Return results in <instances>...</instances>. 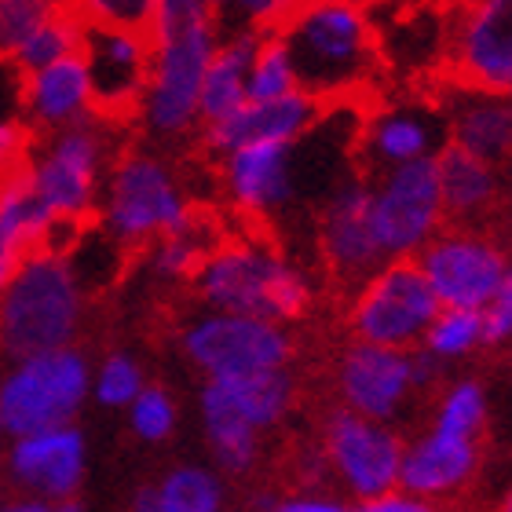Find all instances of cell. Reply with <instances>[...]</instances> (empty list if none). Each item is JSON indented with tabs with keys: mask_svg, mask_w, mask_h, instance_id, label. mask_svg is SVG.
I'll list each match as a JSON object with an SVG mask.
<instances>
[{
	"mask_svg": "<svg viewBox=\"0 0 512 512\" xmlns=\"http://www.w3.org/2000/svg\"><path fill=\"white\" fill-rule=\"evenodd\" d=\"M147 33L150 74L136 121L154 139H187L202 125V77L220 44L209 0H158Z\"/></svg>",
	"mask_w": 512,
	"mask_h": 512,
	"instance_id": "1",
	"label": "cell"
},
{
	"mask_svg": "<svg viewBox=\"0 0 512 512\" xmlns=\"http://www.w3.org/2000/svg\"><path fill=\"white\" fill-rule=\"evenodd\" d=\"M300 88L322 107L363 96L381 70L377 33L359 0H300L282 26Z\"/></svg>",
	"mask_w": 512,
	"mask_h": 512,
	"instance_id": "2",
	"label": "cell"
},
{
	"mask_svg": "<svg viewBox=\"0 0 512 512\" xmlns=\"http://www.w3.org/2000/svg\"><path fill=\"white\" fill-rule=\"evenodd\" d=\"M205 308L242 311L275 322L304 319L315 304L311 278L264 238H220L191 278Z\"/></svg>",
	"mask_w": 512,
	"mask_h": 512,
	"instance_id": "3",
	"label": "cell"
},
{
	"mask_svg": "<svg viewBox=\"0 0 512 512\" xmlns=\"http://www.w3.org/2000/svg\"><path fill=\"white\" fill-rule=\"evenodd\" d=\"M85 322V286L70 256L33 249L0 293V352L11 359L74 344Z\"/></svg>",
	"mask_w": 512,
	"mask_h": 512,
	"instance_id": "4",
	"label": "cell"
},
{
	"mask_svg": "<svg viewBox=\"0 0 512 512\" xmlns=\"http://www.w3.org/2000/svg\"><path fill=\"white\" fill-rule=\"evenodd\" d=\"M194 216L198 213L187 202L176 172L161 158L147 150H125L114 158L96 224H103L121 249H147L150 242L194 224Z\"/></svg>",
	"mask_w": 512,
	"mask_h": 512,
	"instance_id": "5",
	"label": "cell"
},
{
	"mask_svg": "<svg viewBox=\"0 0 512 512\" xmlns=\"http://www.w3.org/2000/svg\"><path fill=\"white\" fill-rule=\"evenodd\" d=\"M436 311L439 297L428 286L417 256H395L348 289L344 326L355 341L417 348Z\"/></svg>",
	"mask_w": 512,
	"mask_h": 512,
	"instance_id": "6",
	"label": "cell"
},
{
	"mask_svg": "<svg viewBox=\"0 0 512 512\" xmlns=\"http://www.w3.org/2000/svg\"><path fill=\"white\" fill-rule=\"evenodd\" d=\"M92 392V370L81 348L63 344L15 359V370L0 384V421L11 436L70 425Z\"/></svg>",
	"mask_w": 512,
	"mask_h": 512,
	"instance_id": "7",
	"label": "cell"
},
{
	"mask_svg": "<svg viewBox=\"0 0 512 512\" xmlns=\"http://www.w3.org/2000/svg\"><path fill=\"white\" fill-rule=\"evenodd\" d=\"M107 128L110 121L85 118L66 128L33 136L30 176L41 202L52 216L96 220L99 180L107 165Z\"/></svg>",
	"mask_w": 512,
	"mask_h": 512,
	"instance_id": "8",
	"label": "cell"
},
{
	"mask_svg": "<svg viewBox=\"0 0 512 512\" xmlns=\"http://www.w3.org/2000/svg\"><path fill=\"white\" fill-rule=\"evenodd\" d=\"M180 348L187 363L202 370L205 381L293 366L297 355V341L286 322L216 308H205L198 319L183 326Z\"/></svg>",
	"mask_w": 512,
	"mask_h": 512,
	"instance_id": "9",
	"label": "cell"
},
{
	"mask_svg": "<svg viewBox=\"0 0 512 512\" xmlns=\"http://www.w3.org/2000/svg\"><path fill=\"white\" fill-rule=\"evenodd\" d=\"M370 220L384 260L421 253L447 227L436 154L370 176Z\"/></svg>",
	"mask_w": 512,
	"mask_h": 512,
	"instance_id": "10",
	"label": "cell"
},
{
	"mask_svg": "<svg viewBox=\"0 0 512 512\" xmlns=\"http://www.w3.org/2000/svg\"><path fill=\"white\" fill-rule=\"evenodd\" d=\"M417 264L439 304L450 308L480 311L512 275V256L487 224H447L417 253Z\"/></svg>",
	"mask_w": 512,
	"mask_h": 512,
	"instance_id": "11",
	"label": "cell"
},
{
	"mask_svg": "<svg viewBox=\"0 0 512 512\" xmlns=\"http://www.w3.org/2000/svg\"><path fill=\"white\" fill-rule=\"evenodd\" d=\"M319 447L330 461L333 483L341 487L344 498L363 505L377 494L399 487L403 439L388 421L355 414L337 403L322 421Z\"/></svg>",
	"mask_w": 512,
	"mask_h": 512,
	"instance_id": "12",
	"label": "cell"
},
{
	"mask_svg": "<svg viewBox=\"0 0 512 512\" xmlns=\"http://www.w3.org/2000/svg\"><path fill=\"white\" fill-rule=\"evenodd\" d=\"M81 55L92 85V118L110 125L136 121L150 74V33L128 26H85Z\"/></svg>",
	"mask_w": 512,
	"mask_h": 512,
	"instance_id": "13",
	"label": "cell"
},
{
	"mask_svg": "<svg viewBox=\"0 0 512 512\" xmlns=\"http://www.w3.org/2000/svg\"><path fill=\"white\" fill-rule=\"evenodd\" d=\"M333 392L337 403L355 414L395 425L417 392L414 348H388L352 337L333 363Z\"/></svg>",
	"mask_w": 512,
	"mask_h": 512,
	"instance_id": "14",
	"label": "cell"
},
{
	"mask_svg": "<svg viewBox=\"0 0 512 512\" xmlns=\"http://www.w3.org/2000/svg\"><path fill=\"white\" fill-rule=\"evenodd\" d=\"M220 161V183L227 202L253 224L286 213L300 194V139L293 143H246L227 150Z\"/></svg>",
	"mask_w": 512,
	"mask_h": 512,
	"instance_id": "15",
	"label": "cell"
},
{
	"mask_svg": "<svg viewBox=\"0 0 512 512\" xmlns=\"http://www.w3.org/2000/svg\"><path fill=\"white\" fill-rule=\"evenodd\" d=\"M315 242H319L322 267L344 289H352L359 278L384 264L381 242L370 220V176L341 180L326 194L315 220Z\"/></svg>",
	"mask_w": 512,
	"mask_h": 512,
	"instance_id": "16",
	"label": "cell"
},
{
	"mask_svg": "<svg viewBox=\"0 0 512 512\" xmlns=\"http://www.w3.org/2000/svg\"><path fill=\"white\" fill-rule=\"evenodd\" d=\"M450 66L461 85L512 88V0H472L450 41Z\"/></svg>",
	"mask_w": 512,
	"mask_h": 512,
	"instance_id": "17",
	"label": "cell"
},
{
	"mask_svg": "<svg viewBox=\"0 0 512 512\" xmlns=\"http://www.w3.org/2000/svg\"><path fill=\"white\" fill-rule=\"evenodd\" d=\"M15 439L19 443L8 458L11 480L48 505H74L85 483V436L74 425H55Z\"/></svg>",
	"mask_w": 512,
	"mask_h": 512,
	"instance_id": "18",
	"label": "cell"
},
{
	"mask_svg": "<svg viewBox=\"0 0 512 512\" xmlns=\"http://www.w3.org/2000/svg\"><path fill=\"white\" fill-rule=\"evenodd\" d=\"M322 103L315 96H308L304 88L286 92L275 99H246L235 114L202 125V147L209 158H224L227 150L246 147V143H264V139H278V143H293L308 128H315L322 121Z\"/></svg>",
	"mask_w": 512,
	"mask_h": 512,
	"instance_id": "19",
	"label": "cell"
},
{
	"mask_svg": "<svg viewBox=\"0 0 512 512\" xmlns=\"http://www.w3.org/2000/svg\"><path fill=\"white\" fill-rule=\"evenodd\" d=\"M443 143H447V121H443V114L399 103V107L374 110L359 125L355 150H359L366 176H377V172L406 165V161L432 158Z\"/></svg>",
	"mask_w": 512,
	"mask_h": 512,
	"instance_id": "20",
	"label": "cell"
},
{
	"mask_svg": "<svg viewBox=\"0 0 512 512\" xmlns=\"http://www.w3.org/2000/svg\"><path fill=\"white\" fill-rule=\"evenodd\" d=\"M476 472H480V439L428 425L417 439L403 443L399 487L421 494L432 505L465 491L476 480Z\"/></svg>",
	"mask_w": 512,
	"mask_h": 512,
	"instance_id": "21",
	"label": "cell"
},
{
	"mask_svg": "<svg viewBox=\"0 0 512 512\" xmlns=\"http://www.w3.org/2000/svg\"><path fill=\"white\" fill-rule=\"evenodd\" d=\"M92 118V85L85 55L70 52L48 66L22 74V121L33 136Z\"/></svg>",
	"mask_w": 512,
	"mask_h": 512,
	"instance_id": "22",
	"label": "cell"
},
{
	"mask_svg": "<svg viewBox=\"0 0 512 512\" xmlns=\"http://www.w3.org/2000/svg\"><path fill=\"white\" fill-rule=\"evenodd\" d=\"M436 172L447 224H487L505 205V165L498 161L443 143L436 150Z\"/></svg>",
	"mask_w": 512,
	"mask_h": 512,
	"instance_id": "23",
	"label": "cell"
},
{
	"mask_svg": "<svg viewBox=\"0 0 512 512\" xmlns=\"http://www.w3.org/2000/svg\"><path fill=\"white\" fill-rule=\"evenodd\" d=\"M447 143H458L461 150H472L487 161L512 158V96L509 92H487V88L461 85L450 96L447 110Z\"/></svg>",
	"mask_w": 512,
	"mask_h": 512,
	"instance_id": "24",
	"label": "cell"
},
{
	"mask_svg": "<svg viewBox=\"0 0 512 512\" xmlns=\"http://www.w3.org/2000/svg\"><path fill=\"white\" fill-rule=\"evenodd\" d=\"M198 410H202L205 443H209L216 469L235 476V480L249 476L264 454V432L249 425L246 417L220 395L213 381H205L202 395H198Z\"/></svg>",
	"mask_w": 512,
	"mask_h": 512,
	"instance_id": "25",
	"label": "cell"
},
{
	"mask_svg": "<svg viewBox=\"0 0 512 512\" xmlns=\"http://www.w3.org/2000/svg\"><path fill=\"white\" fill-rule=\"evenodd\" d=\"M256 41H260V33H227V37H220L213 59L205 66L202 96H198L202 125H213V121L235 114L249 99V63H253Z\"/></svg>",
	"mask_w": 512,
	"mask_h": 512,
	"instance_id": "26",
	"label": "cell"
},
{
	"mask_svg": "<svg viewBox=\"0 0 512 512\" xmlns=\"http://www.w3.org/2000/svg\"><path fill=\"white\" fill-rule=\"evenodd\" d=\"M227 403L235 406L238 414L246 417L249 425L260 432H271L293 414L297 406V377L289 366H275V370H256V374H238V377H213Z\"/></svg>",
	"mask_w": 512,
	"mask_h": 512,
	"instance_id": "27",
	"label": "cell"
},
{
	"mask_svg": "<svg viewBox=\"0 0 512 512\" xmlns=\"http://www.w3.org/2000/svg\"><path fill=\"white\" fill-rule=\"evenodd\" d=\"M227 487L220 469L205 465H176L158 483V512H220Z\"/></svg>",
	"mask_w": 512,
	"mask_h": 512,
	"instance_id": "28",
	"label": "cell"
},
{
	"mask_svg": "<svg viewBox=\"0 0 512 512\" xmlns=\"http://www.w3.org/2000/svg\"><path fill=\"white\" fill-rule=\"evenodd\" d=\"M220 238L216 231L205 227L202 216H194V224H187L183 231H172V235L158 238V242H150V271L165 282H191L198 264L205 260V253L216 246Z\"/></svg>",
	"mask_w": 512,
	"mask_h": 512,
	"instance_id": "29",
	"label": "cell"
},
{
	"mask_svg": "<svg viewBox=\"0 0 512 512\" xmlns=\"http://www.w3.org/2000/svg\"><path fill=\"white\" fill-rule=\"evenodd\" d=\"M417 348H425L428 355H436L439 363H461L472 352L483 348V319L476 308H450L439 304V311L428 322L425 337Z\"/></svg>",
	"mask_w": 512,
	"mask_h": 512,
	"instance_id": "30",
	"label": "cell"
},
{
	"mask_svg": "<svg viewBox=\"0 0 512 512\" xmlns=\"http://www.w3.org/2000/svg\"><path fill=\"white\" fill-rule=\"evenodd\" d=\"M81 37H85V22L63 4L52 19H44L41 26L30 33V41L22 44L19 55H15L11 63L19 66L22 74H26V70H37V66H48L70 52H81Z\"/></svg>",
	"mask_w": 512,
	"mask_h": 512,
	"instance_id": "31",
	"label": "cell"
},
{
	"mask_svg": "<svg viewBox=\"0 0 512 512\" xmlns=\"http://www.w3.org/2000/svg\"><path fill=\"white\" fill-rule=\"evenodd\" d=\"M297 88V66H293V55H289L282 33H260L253 63H249V99H275L297 92Z\"/></svg>",
	"mask_w": 512,
	"mask_h": 512,
	"instance_id": "32",
	"label": "cell"
},
{
	"mask_svg": "<svg viewBox=\"0 0 512 512\" xmlns=\"http://www.w3.org/2000/svg\"><path fill=\"white\" fill-rule=\"evenodd\" d=\"M300 0H209L220 37L227 33H275Z\"/></svg>",
	"mask_w": 512,
	"mask_h": 512,
	"instance_id": "33",
	"label": "cell"
},
{
	"mask_svg": "<svg viewBox=\"0 0 512 512\" xmlns=\"http://www.w3.org/2000/svg\"><path fill=\"white\" fill-rule=\"evenodd\" d=\"M432 425L454 436L480 439L483 425H487V395H483L480 381H454L447 392L439 395L436 417Z\"/></svg>",
	"mask_w": 512,
	"mask_h": 512,
	"instance_id": "34",
	"label": "cell"
},
{
	"mask_svg": "<svg viewBox=\"0 0 512 512\" xmlns=\"http://www.w3.org/2000/svg\"><path fill=\"white\" fill-rule=\"evenodd\" d=\"M125 410H128V425H132V432L143 443H165L176 432V421H180L176 399L165 388H158V384H143L139 395Z\"/></svg>",
	"mask_w": 512,
	"mask_h": 512,
	"instance_id": "35",
	"label": "cell"
},
{
	"mask_svg": "<svg viewBox=\"0 0 512 512\" xmlns=\"http://www.w3.org/2000/svg\"><path fill=\"white\" fill-rule=\"evenodd\" d=\"M59 8L63 0H0V63H11L30 33Z\"/></svg>",
	"mask_w": 512,
	"mask_h": 512,
	"instance_id": "36",
	"label": "cell"
},
{
	"mask_svg": "<svg viewBox=\"0 0 512 512\" xmlns=\"http://www.w3.org/2000/svg\"><path fill=\"white\" fill-rule=\"evenodd\" d=\"M85 26H128V30H147L158 0H63Z\"/></svg>",
	"mask_w": 512,
	"mask_h": 512,
	"instance_id": "37",
	"label": "cell"
},
{
	"mask_svg": "<svg viewBox=\"0 0 512 512\" xmlns=\"http://www.w3.org/2000/svg\"><path fill=\"white\" fill-rule=\"evenodd\" d=\"M147 384L143 366L125 352H114L103 359V366L92 377V392L103 406H128L139 395V388Z\"/></svg>",
	"mask_w": 512,
	"mask_h": 512,
	"instance_id": "38",
	"label": "cell"
},
{
	"mask_svg": "<svg viewBox=\"0 0 512 512\" xmlns=\"http://www.w3.org/2000/svg\"><path fill=\"white\" fill-rule=\"evenodd\" d=\"M480 319H483V348H505L512 341V275L505 278L502 289L480 308Z\"/></svg>",
	"mask_w": 512,
	"mask_h": 512,
	"instance_id": "39",
	"label": "cell"
},
{
	"mask_svg": "<svg viewBox=\"0 0 512 512\" xmlns=\"http://www.w3.org/2000/svg\"><path fill=\"white\" fill-rule=\"evenodd\" d=\"M344 509H348V502L333 487H293V491H282V502H278V512H344Z\"/></svg>",
	"mask_w": 512,
	"mask_h": 512,
	"instance_id": "40",
	"label": "cell"
},
{
	"mask_svg": "<svg viewBox=\"0 0 512 512\" xmlns=\"http://www.w3.org/2000/svg\"><path fill=\"white\" fill-rule=\"evenodd\" d=\"M359 509H366V512H428L432 502H425L421 494L406 491V487H392V491H384V494H377V498H370V502H363Z\"/></svg>",
	"mask_w": 512,
	"mask_h": 512,
	"instance_id": "41",
	"label": "cell"
},
{
	"mask_svg": "<svg viewBox=\"0 0 512 512\" xmlns=\"http://www.w3.org/2000/svg\"><path fill=\"white\" fill-rule=\"evenodd\" d=\"M19 260H22V253L15 249V242L4 235V227H0V293H4V286H8V278Z\"/></svg>",
	"mask_w": 512,
	"mask_h": 512,
	"instance_id": "42",
	"label": "cell"
},
{
	"mask_svg": "<svg viewBox=\"0 0 512 512\" xmlns=\"http://www.w3.org/2000/svg\"><path fill=\"white\" fill-rule=\"evenodd\" d=\"M278 502H282V491H275V487H264V491H253V494H249V509L278 512Z\"/></svg>",
	"mask_w": 512,
	"mask_h": 512,
	"instance_id": "43",
	"label": "cell"
},
{
	"mask_svg": "<svg viewBox=\"0 0 512 512\" xmlns=\"http://www.w3.org/2000/svg\"><path fill=\"white\" fill-rule=\"evenodd\" d=\"M132 509H139V512H158V483H150V487H139L136 498H132Z\"/></svg>",
	"mask_w": 512,
	"mask_h": 512,
	"instance_id": "44",
	"label": "cell"
},
{
	"mask_svg": "<svg viewBox=\"0 0 512 512\" xmlns=\"http://www.w3.org/2000/svg\"><path fill=\"white\" fill-rule=\"evenodd\" d=\"M505 209L512 213V158L505 161Z\"/></svg>",
	"mask_w": 512,
	"mask_h": 512,
	"instance_id": "45",
	"label": "cell"
},
{
	"mask_svg": "<svg viewBox=\"0 0 512 512\" xmlns=\"http://www.w3.org/2000/svg\"><path fill=\"white\" fill-rule=\"evenodd\" d=\"M505 512H512V491L505 494Z\"/></svg>",
	"mask_w": 512,
	"mask_h": 512,
	"instance_id": "46",
	"label": "cell"
},
{
	"mask_svg": "<svg viewBox=\"0 0 512 512\" xmlns=\"http://www.w3.org/2000/svg\"><path fill=\"white\" fill-rule=\"evenodd\" d=\"M0 428H4V421H0Z\"/></svg>",
	"mask_w": 512,
	"mask_h": 512,
	"instance_id": "47",
	"label": "cell"
},
{
	"mask_svg": "<svg viewBox=\"0 0 512 512\" xmlns=\"http://www.w3.org/2000/svg\"><path fill=\"white\" fill-rule=\"evenodd\" d=\"M509 96H512V88H509Z\"/></svg>",
	"mask_w": 512,
	"mask_h": 512,
	"instance_id": "48",
	"label": "cell"
}]
</instances>
